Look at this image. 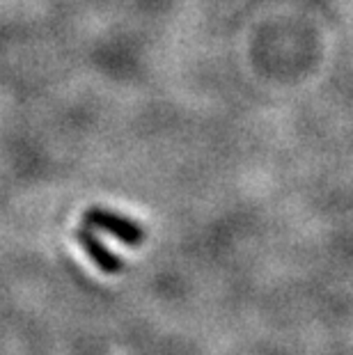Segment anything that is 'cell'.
Instances as JSON below:
<instances>
[{"instance_id": "cell-2", "label": "cell", "mask_w": 353, "mask_h": 355, "mask_svg": "<svg viewBox=\"0 0 353 355\" xmlns=\"http://www.w3.org/2000/svg\"><path fill=\"white\" fill-rule=\"evenodd\" d=\"M76 239H78V243L83 245V250L87 252L89 259H92L96 266L103 270V273H119V270H122V259L112 254L108 248L103 245L92 232H89L87 225H83V227L76 232Z\"/></svg>"}, {"instance_id": "cell-1", "label": "cell", "mask_w": 353, "mask_h": 355, "mask_svg": "<svg viewBox=\"0 0 353 355\" xmlns=\"http://www.w3.org/2000/svg\"><path fill=\"white\" fill-rule=\"evenodd\" d=\"M83 223L92 230H103L112 234L115 239H119L126 245H140L142 239H145V232H142L140 225H136L129 218H122L117 214H110L106 209H87L85 216H83Z\"/></svg>"}]
</instances>
